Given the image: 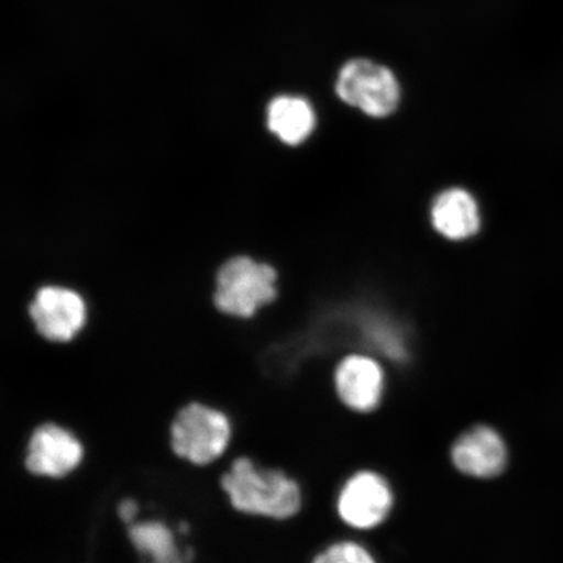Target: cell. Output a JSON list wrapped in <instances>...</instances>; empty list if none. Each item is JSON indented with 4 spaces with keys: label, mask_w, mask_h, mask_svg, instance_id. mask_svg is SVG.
Here are the masks:
<instances>
[{
    "label": "cell",
    "mask_w": 563,
    "mask_h": 563,
    "mask_svg": "<svg viewBox=\"0 0 563 563\" xmlns=\"http://www.w3.org/2000/svg\"><path fill=\"white\" fill-rule=\"evenodd\" d=\"M335 90L344 103L375 118L393 114L400 100L399 82L393 70L365 58L343 65L336 77Z\"/></svg>",
    "instance_id": "obj_4"
},
{
    "label": "cell",
    "mask_w": 563,
    "mask_h": 563,
    "mask_svg": "<svg viewBox=\"0 0 563 563\" xmlns=\"http://www.w3.org/2000/svg\"><path fill=\"white\" fill-rule=\"evenodd\" d=\"M389 483L375 471L364 470L344 483L336 499L338 516L355 530L368 531L383 525L393 510Z\"/></svg>",
    "instance_id": "obj_7"
},
{
    "label": "cell",
    "mask_w": 563,
    "mask_h": 563,
    "mask_svg": "<svg viewBox=\"0 0 563 563\" xmlns=\"http://www.w3.org/2000/svg\"><path fill=\"white\" fill-rule=\"evenodd\" d=\"M432 222L441 235L452 241H462L476 234L481 228V216L473 196L454 188L435 199Z\"/></svg>",
    "instance_id": "obj_11"
},
{
    "label": "cell",
    "mask_w": 563,
    "mask_h": 563,
    "mask_svg": "<svg viewBox=\"0 0 563 563\" xmlns=\"http://www.w3.org/2000/svg\"><path fill=\"white\" fill-rule=\"evenodd\" d=\"M450 456L460 473L474 478L501 475L509 460L501 434L488 426H476L461 434Z\"/></svg>",
    "instance_id": "obj_9"
},
{
    "label": "cell",
    "mask_w": 563,
    "mask_h": 563,
    "mask_svg": "<svg viewBox=\"0 0 563 563\" xmlns=\"http://www.w3.org/2000/svg\"><path fill=\"white\" fill-rule=\"evenodd\" d=\"M221 489L231 508L244 516L273 520L291 519L301 509L302 493L295 478L280 470L258 466L239 456L221 477Z\"/></svg>",
    "instance_id": "obj_1"
},
{
    "label": "cell",
    "mask_w": 563,
    "mask_h": 563,
    "mask_svg": "<svg viewBox=\"0 0 563 563\" xmlns=\"http://www.w3.org/2000/svg\"><path fill=\"white\" fill-rule=\"evenodd\" d=\"M314 124V111L305 98L279 96L267 106V129L286 145L301 144L311 136Z\"/></svg>",
    "instance_id": "obj_12"
},
{
    "label": "cell",
    "mask_w": 563,
    "mask_h": 563,
    "mask_svg": "<svg viewBox=\"0 0 563 563\" xmlns=\"http://www.w3.org/2000/svg\"><path fill=\"white\" fill-rule=\"evenodd\" d=\"M232 432L234 428L227 412L207 404L191 402L176 412L168 438L179 460L206 467L228 452Z\"/></svg>",
    "instance_id": "obj_3"
},
{
    "label": "cell",
    "mask_w": 563,
    "mask_h": 563,
    "mask_svg": "<svg viewBox=\"0 0 563 563\" xmlns=\"http://www.w3.org/2000/svg\"><path fill=\"white\" fill-rule=\"evenodd\" d=\"M140 506L136 499L133 498H124L117 506V514L119 519L122 520L126 526L136 522L139 517Z\"/></svg>",
    "instance_id": "obj_14"
},
{
    "label": "cell",
    "mask_w": 563,
    "mask_h": 563,
    "mask_svg": "<svg viewBox=\"0 0 563 563\" xmlns=\"http://www.w3.org/2000/svg\"><path fill=\"white\" fill-rule=\"evenodd\" d=\"M86 446L70 429L58 422L35 427L27 439L24 464L27 473L60 481L81 467Z\"/></svg>",
    "instance_id": "obj_6"
},
{
    "label": "cell",
    "mask_w": 563,
    "mask_h": 563,
    "mask_svg": "<svg viewBox=\"0 0 563 563\" xmlns=\"http://www.w3.org/2000/svg\"><path fill=\"white\" fill-rule=\"evenodd\" d=\"M312 563H377L363 545L354 541H340L316 555Z\"/></svg>",
    "instance_id": "obj_13"
},
{
    "label": "cell",
    "mask_w": 563,
    "mask_h": 563,
    "mask_svg": "<svg viewBox=\"0 0 563 563\" xmlns=\"http://www.w3.org/2000/svg\"><path fill=\"white\" fill-rule=\"evenodd\" d=\"M277 271L250 256L236 255L218 266L211 302L218 312L249 320L260 308L276 300Z\"/></svg>",
    "instance_id": "obj_2"
},
{
    "label": "cell",
    "mask_w": 563,
    "mask_h": 563,
    "mask_svg": "<svg viewBox=\"0 0 563 563\" xmlns=\"http://www.w3.org/2000/svg\"><path fill=\"white\" fill-rule=\"evenodd\" d=\"M334 385L344 406L358 413H368L382 404L385 373L375 358L350 355L338 364Z\"/></svg>",
    "instance_id": "obj_8"
},
{
    "label": "cell",
    "mask_w": 563,
    "mask_h": 563,
    "mask_svg": "<svg viewBox=\"0 0 563 563\" xmlns=\"http://www.w3.org/2000/svg\"><path fill=\"white\" fill-rule=\"evenodd\" d=\"M126 537L145 563H192V549H181L178 534L162 520H136L129 526Z\"/></svg>",
    "instance_id": "obj_10"
},
{
    "label": "cell",
    "mask_w": 563,
    "mask_h": 563,
    "mask_svg": "<svg viewBox=\"0 0 563 563\" xmlns=\"http://www.w3.org/2000/svg\"><path fill=\"white\" fill-rule=\"evenodd\" d=\"M35 333L51 343H69L82 333L88 307L81 294L62 285H45L35 290L27 305Z\"/></svg>",
    "instance_id": "obj_5"
}]
</instances>
